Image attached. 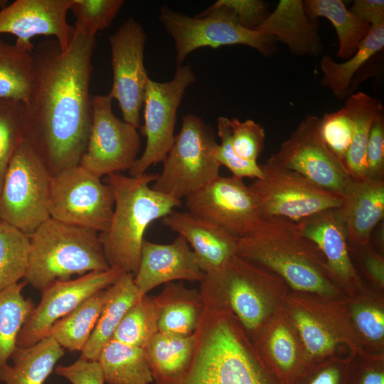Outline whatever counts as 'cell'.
<instances>
[{"mask_svg": "<svg viewBox=\"0 0 384 384\" xmlns=\"http://www.w3.org/2000/svg\"><path fill=\"white\" fill-rule=\"evenodd\" d=\"M95 43V36L75 30L66 50L46 39L32 51L25 139L51 175L78 166L85 151L92 118L90 84Z\"/></svg>", "mask_w": 384, "mask_h": 384, "instance_id": "cell-1", "label": "cell"}, {"mask_svg": "<svg viewBox=\"0 0 384 384\" xmlns=\"http://www.w3.org/2000/svg\"><path fill=\"white\" fill-rule=\"evenodd\" d=\"M203 302L188 365L178 376L155 384H280L248 348L233 314Z\"/></svg>", "mask_w": 384, "mask_h": 384, "instance_id": "cell-2", "label": "cell"}, {"mask_svg": "<svg viewBox=\"0 0 384 384\" xmlns=\"http://www.w3.org/2000/svg\"><path fill=\"white\" fill-rule=\"evenodd\" d=\"M157 173L126 176L115 173L105 182L113 191L114 204L108 229L99 233L110 267L136 274L141 257L144 234L149 225L181 206L176 200L152 188Z\"/></svg>", "mask_w": 384, "mask_h": 384, "instance_id": "cell-3", "label": "cell"}, {"mask_svg": "<svg viewBox=\"0 0 384 384\" xmlns=\"http://www.w3.org/2000/svg\"><path fill=\"white\" fill-rule=\"evenodd\" d=\"M29 238L30 252L23 279L41 292L54 281L110 268L99 233L94 230L50 217Z\"/></svg>", "mask_w": 384, "mask_h": 384, "instance_id": "cell-4", "label": "cell"}, {"mask_svg": "<svg viewBox=\"0 0 384 384\" xmlns=\"http://www.w3.org/2000/svg\"><path fill=\"white\" fill-rule=\"evenodd\" d=\"M319 250L297 223L267 218L257 233L238 239L236 255L273 270L296 289L330 293L331 286L320 269Z\"/></svg>", "mask_w": 384, "mask_h": 384, "instance_id": "cell-5", "label": "cell"}, {"mask_svg": "<svg viewBox=\"0 0 384 384\" xmlns=\"http://www.w3.org/2000/svg\"><path fill=\"white\" fill-rule=\"evenodd\" d=\"M159 19L174 41L177 65H181L189 53L202 47L215 49L223 46L244 45L265 57L277 51L274 37L244 27L233 11L218 1L194 17L163 6Z\"/></svg>", "mask_w": 384, "mask_h": 384, "instance_id": "cell-6", "label": "cell"}, {"mask_svg": "<svg viewBox=\"0 0 384 384\" xmlns=\"http://www.w3.org/2000/svg\"><path fill=\"white\" fill-rule=\"evenodd\" d=\"M218 145L212 128L201 118L184 116L152 188L178 201L200 190L220 176Z\"/></svg>", "mask_w": 384, "mask_h": 384, "instance_id": "cell-7", "label": "cell"}, {"mask_svg": "<svg viewBox=\"0 0 384 384\" xmlns=\"http://www.w3.org/2000/svg\"><path fill=\"white\" fill-rule=\"evenodd\" d=\"M51 174L24 139L12 155L0 191V220L30 235L50 218Z\"/></svg>", "mask_w": 384, "mask_h": 384, "instance_id": "cell-8", "label": "cell"}, {"mask_svg": "<svg viewBox=\"0 0 384 384\" xmlns=\"http://www.w3.org/2000/svg\"><path fill=\"white\" fill-rule=\"evenodd\" d=\"M263 177L249 185L264 219L299 222L317 213L338 208L343 197L319 188L299 173L282 167L270 158L260 165Z\"/></svg>", "mask_w": 384, "mask_h": 384, "instance_id": "cell-9", "label": "cell"}, {"mask_svg": "<svg viewBox=\"0 0 384 384\" xmlns=\"http://www.w3.org/2000/svg\"><path fill=\"white\" fill-rule=\"evenodd\" d=\"M112 187L80 165L52 175L50 217L63 223L105 232L112 216Z\"/></svg>", "mask_w": 384, "mask_h": 384, "instance_id": "cell-10", "label": "cell"}, {"mask_svg": "<svg viewBox=\"0 0 384 384\" xmlns=\"http://www.w3.org/2000/svg\"><path fill=\"white\" fill-rule=\"evenodd\" d=\"M196 77L190 65H177L173 79L159 82L149 78L144 97V125L142 133L146 137L145 149L129 169V176L146 172L152 165L162 163L175 138L176 114L186 90Z\"/></svg>", "mask_w": 384, "mask_h": 384, "instance_id": "cell-11", "label": "cell"}, {"mask_svg": "<svg viewBox=\"0 0 384 384\" xmlns=\"http://www.w3.org/2000/svg\"><path fill=\"white\" fill-rule=\"evenodd\" d=\"M112 101L109 95L92 96L90 135L79 164L100 178L129 171L141 146L137 129L114 114Z\"/></svg>", "mask_w": 384, "mask_h": 384, "instance_id": "cell-12", "label": "cell"}, {"mask_svg": "<svg viewBox=\"0 0 384 384\" xmlns=\"http://www.w3.org/2000/svg\"><path fill=\"white\" fill-rule=\"evenodd\" d=\"M266 274L237 255L219 268L205 273L198 290L204 302L225 308L247 329H257L266 304L260 289Z\"/></svg>", "mask_w": 384, "mask_h": 384, "instance_id": "cell-13", "label": "cell"}, {"mask_svg": "<svg viewBox=\"0 0 384 384\" xmlns=\"http://www.w3.org/2000/svg\"><path fill=\"white\" fill-rule=\"evenodd\" d=\"M185 200L188 211L210 220L237 239L255 234L265 222L250 186L233 175H220Z\"/></svg>", "mask_w": 384, "mask_h": 384, "instance_id": "cell-14", "label": "cell"}, {"mask_svg": "<svg viewBox=\"0 0 384 384\" xmlns=\"http://www.w3.org/2000/svg\"><path fill=\"white\" fill-rule=\"evenodd\" d=\"M320 123L318 117L306 116L270 158L319 188L343 197L351 178L324 142Z\"/></svg>", "mask_w": 384, "mask_h": 384, "instance_id": "cell-15", "label": "cell"}, {"mask_svg": "<svg viewBox=\"0 0 384 384\" xmlns=\"http://www.w3.org/2000/svg\"><path fill=\"white\" fill-rule=\"evenodd\" d=\"M146 40L143 27L132 18L126 19L110 37L113 81L108 95L117 101L124 121L136 129L140 127L149 78L144 65Z\"/></svg>", "mask_w": 384, "mask_h": 384, "instance_id": "cell-16", "label": "cell"}, {"mask_svg": "<svg viewBox=\"0 0 384 384\" xmlns=\"http://www.w3.org/2000/svg\"><path fill=\"white\" fill-rule=\"evenodd\" d=\"M124 273L118 267L94 271L74 279L56 280L41 291V298L18 334L16 346L28 347L49 336L52 326L87 298L113 284Z\"/></svg>", "mask_w": 384, "mask_h": 384, "instance_id": "cell-17", "label": "cell"}, {"mask_svg": "<svg viewBox=\"0 0 384 384\" xmlns=\"http://www.w3.org/2000/svg\"><path fill=\"white\" fill-rule=\"evenodd\" d=\"M73 0H16L0 9V34L16 37L15 44L32 52L31 40L36 36H53L63 50L73 40L75 28L67 21Z\"/></svg>", "mask_w": 384, "mask_h": 384, "instance_id": "cell-18", "label": "cell"}, {"mask_svg": "<svg viewBox=\"0 0 384 384\" xmlns=\"http://www.w3.org/2000/svg\"><path fill=\"white\" fill-rule=\"evenodd\" d=\"M205 272L186 240L178 235L171 243L160 244L144 239L134 283L142 296L163 284L176 280L198 282Z\"/></svg>", "mask_w": 384, "mask_h": 384, "instance_id": "cell-19", "label": "cell"}, {"mask_svg": "<svg viewBox=\"0 0 384 384\" xmlns=\"http://www.w3.org/2000/svg\"><path fill=\"white\" fill-rule=\"evenodd\" d=\"M161 222L186 240L205 273L220 267L236 255L238 239L203 217L174 210Z\"/></svg>", "mask_w": 384, "mask_h": 384, "instance_id": "cell-20", "label": "cell"}, {"mask_svg": "<svg viewBox=\"0 0 384 384\" xmlns=\"http://www.w3.org/2000/svg\"><path fill=\"white\" fill-rule=\"evenodd\" d=\"M348 242L366 245L384 216V181L351 178L339 208Z\"/></svg>", "mask_w": 384, "mask_h": 384, "instance_id": "cell-21", "label": "cell"}, {"mask_svg": "<svg viewBox=\"0 0 384 384\" xmlns=\"http://www.w3.org/2000/svg\"><path fill=\"white\" fill-rule=\"evenodd\" d=\"M255 30L285 44L294 55L316 57L323 49L318 21L307 17L302 0H280Z\"/></svg>", "mask_w": 384, "mask_h": 384, "instance_id": "cell-22", "label": "cell"}, {"mask_svg": "<svg viewBox=\"0 0 384 384\" xmlns=\"http://www.w3.org/2000/svg\"><path fill=\"white\" fill-rule=\"evenodd\" d=\"M301 233L314 242L331 273L342 281L355 277L348 251L345 225L338 208L328 209L297 223Z\"/></svg>", "mask_w": 384, "mask_h": 384, "instance_id": "cell-23", "label": "cell"}, {"mask_svg": "<svg viewBox=\"0 0 384 384\" xmlns=\"http://www.w3.org/2000/svg\"><path fill=\"white\" fill-rule=\"evenodd\" d=\"M154 300L159 307V332L174 336L192 335L201 320L204 302L199 291L183 282L164 284Z\"/></svg>", "mask_w": 384, "mask_h": 384, "instance_id": "cell-24", "label": "cell"}, {"mask_svg": "<svg viewBox=\"0 0 384 384\" xmlns=\"http://www.w3.org/2000/svg\"><path fill=\"white\" fill-rule=\"evenodd\" d=\"M142 297L132 273H124L107 288L101 314L89 340L80 351V358L97 361L102 349L112 339L126 312Z\"/></svg>", "mask_w": 384, "mask_h": 384, "instance_id": "cell-25", "label": "cell"}, {"mask_svg": "<svg viewBox=\"0 0 384 384\" xmlns=\"http://www.w3.org/2000/svg\"><path fill=\"white\" fill-rule=\"evenodd\" d=\"M62 348L50 336L28 347L15 348L0 374L5 384H43L57 361L64 355Z\"/></svg>", "mask_w": 384, "mask_h": 384, "instance_id": "cell-26", "label": "cell"}, {"mask_svg": "<svg viewBox=\"0 0 384 384\" xmlns=\"http://www.w3.org/2000/svg\"><path fill=\"white\" fill-rule=\"evenodd\" d=\"M384 47V23L372 26L358 50L343 62H336L329 55L320 61L322 78L320 83L327 87L340 100L348 98L353 92V78L358 70Z\"/></svg>", "mask_w": 384, "mask_h": 384, "instance_id": "cell-27", "label": "cell"}, {"mask_svg": "<svg viewBox=\"0 0 384 384\" xmlns=\"http://www.w3.org/2000/svg\"><path fill=\"white\" fill-rule=\"evenodd\" d=\"M107 384H151L154 382L146 350L111 339L97 360Z\"/></svg>", "mask_w": 384, "mask_h": 384, "instance_id": "cell-28", "label": "cell"}, {"mask_svg": "<svg viewBox=\"0 0 384 384\" xmlns=\"http://www.w3.org/2000/svg\"><path fill=\"white\" fill-rule=\"evenodd\" d=\"M353 124L352 142L344 168L353 180L366 178V154L370 128L377 114L383 110L380 100L366 93L351 94L343 107Z\"/></svg>", "mask_w": 384, "mask_h": 384, "instance_id": "cell-29", "label": "cell"}, {"mask_svg": "<svg viewBox=\"0 0 384 384\" xmlns=\"http://www.w3.org/2000/svg\"><path fill=\"white\" fill-rule=\"evenodd\" d=\"M304 6L311 21L324 17L332 23L338 39L336 55L342 60L355 54L371 28L356 17L341 0H305Z\"/></svg>", "mask_w": 384, "mask_h": 384, "instance_id": "cell-30", "label": "cell"}, {"mask_svg": "<svg viewBox=\"0 0 384 384\" xmlns=\"http://www.w3.org/2000/svg\"><path fill=\"white\" fill-rule=\"evenodd\" d=\"M107 289L94 294L50 328V336L62 348L80 351L86 345L101 314Z\"/></svg>", "mask_w": 384, "mask_h": 384, "instance_id": "cell-31", "label": "cell"}, {"mask_svg": "<svg viewBox=\"0 0 384 384\" xmlns=\"http://www.w3.org/2000/svg\"><path fill=\"white\" fill-rule=\"evenodd\" d=\"M195 341L194 333L184 337L156 334L145 348L154 382L181 374L191 361Z\"/></svg>", "mask_w": 384, "mask_h": 384, "instance_id": "cell-32", "label": "cell"}, {"mask_svg": "<svg viewBox=\"0 0 384 384\" xmlns=\"http://www.w3.org/2000/svg\"><path fill=\"white\" fill-rule=\"evenodd\" d=\"M25 284L16 283L0 292V374L16 348L20 330L35 307L22 294Z\"/></svg>", "mask_w": 384, "mask_h": 384, "instance_id": "cell-33", "label": "cell"}, {"mask_svg": "<svg viewBox=\"0 0 384 384\" xmlns=\"http://www.w3.org/2000/svg\"><path fill=\"white\" fill-rule=\"evenodd\" d=\"M33 80L32 52L0 39V98L25 103Z\"/></svg>", "mask_w": 384, "mask_h": 384, "instance_id": "cell-34", "label": "cell"}, {"mask_svg": "<svg viewBox=\"0 0 384 384\" xmlns=\"http://www.w3.org/2000/svg\"><path fill=\"white\" fill-rule=\"evenodd\" d=\"M159 315L153 297L143 296L126 312L112 339L145 349L159 332Z\"/></svg>", "mask_w": 384, "mask_h": 384, "instance_id": "cell-35", "label": "cell"}, {"mask_svg": "<svg viewBox=\"0 0 384 384\" xmlns=\"http://www.w3.org/2000/svg\"><path fill=\"white\" fill-rule=\"evenodd\" d=\"M29 252V235L0 220V292L24 277Z\"/></svg>", "mask_w": 384, "mask_h": 384, "instance_id": "cell-36", "label": "cell"}, {"mask_svg": "<svg viewBox=\"0 0 384 384\" xmlns=\"http://www.w3.org/2000/svg\"><path fill=\"white\" fill-rule=\"evenodd\" d=\"M25 137L24 103L0 98V191L9 161Z\"/></svg>", "mask_w": 384, "mask_h": 384, "instance_id": "cell-37", "label": "cell"}, {"mask_svg": "<svg viewBox=\"0 0 384 384\" xmlns=\"http://www.w3.org/2000/svg\"><path fill=\"white\" fill-rule=\"evenodd\" d=\"M124 4L123 0H73L70 11L75 30L91 36L110 26Z\"/></svg>", "mask_w": 384, "mask_h": 384, "instance_id": "cell-38", "label": "cell"}, {"mask_svg": "<svg viewBox=\"0 0 384 384\" xmlns=\"http://www.w3.org/2000/svg\"><path fill=\"white\" fill-rule=\"evenodd\" d=\"M320 133L327 148L344 168L353 136L352 122L344 107L323 116Z\"/></svg>", "mask_w": 384, "mask_h": 384, "instance_id": "cell-39", "label": "cell"}, {"mask_svg": "<svg viewBox=\"0 0 384 384\" xmlns=\"http://www.w3.org/2000/svg\"><path fill=\"white\" fill-rule=\"evenodd\" d=\"M229 137L232 148L240 159L257 162L265 140L264 128L252 119H228Z\"/></svg>", "mask_w": 384, "mask_h": 384, "instance_id": "cell-40", "label": "cell"}, {"mask_svg": "<svg viewBox=\"0 0 384 384\" xmlns=\"http://www.w3.org/2000/svg\"><path fill=\"white\" fill-rule=\"evenodd\" d=\"M218 135L220 139L215 151V159L220 166H225L233 176L260 179L263 173L257 162L243 160L234 152L229 137L228 118L219 117L217 119Z\"/></svg>", "mask_w": 384, "mask_h": 384, "instance_id": "cell-41", "label": "cell"}, {"mask_svg": "<svg viewBox=\"0 0 384 384\" xmlns=\"http://www.w3.org/2000/svg\"><path fill=\"white\" fill-rule=\"evenodd\" d=\"M270 350L281 378L289 382L294 377L297 361L296 347L289 331L284 326L274 329L270 338Z\"/></svg>", "mask_w": 384, "mask_h": 384, "instance_id": "cell-42", "label": "cell"}, {"mask_svg": "<svg viewBox=\"0 0 384 384\" xmlns=\"http://www.w3.org/2000/svg\"><path fill=\"white\" fill-rule=\"evenodd\" d=\"M294 319L306 350L311 356H321L335 346L333 336L316 319L304 311L295 314Z\"/></svg>", "mask_w": 384, "mask_h": 384, "instance_id": "cell-43", "label": "cell"}, {"mask_svg": "<svg viewBox=\"0 0 384 384\" xmlns=\"http://www.w3.org/2000/svg\"><path fill=\"white\" fill-rule=\"evenodd\" d=\"M384 176V110L372 124L366 154V178L383 180Z\"/></svg>", "mask_w": 384, "mask_h": 384, "instance_id": "cell-44", "label": "cell"}, {"mask_svg": "<svg viewBox=\"0 0 384 384\" xmlns=\"http://www.w3.org/2000/svg\"><path fill=\"white\" fill-rule=\"evenodd\" d=\"M231 9L244 27L255 30L269 16L267 4L261 0H218Z\"/></svg>", "mask_w": 384, "mask_h": 384, "instance_id": "cell-45", "label": "cell"}, {"mask_svg": "<svg viewBox=\"0 0 384 384\" xmlns=\"http://www.w3.org/2000/svg\"><path fill=\"white\" fill-rule=\"evenodd\" d=\"M55 373L71 384H104L105 380L97 361L79 358L68 366H59Z\"/></svg>", "mask_w": 384, "mask_h": 384, "instance_id": "cell-46", "label": "cell"}, {"mask_svg": "<svg viewBox=\"0 0 384 384\" xmlns=\"http://www.w3.org/2000/svg\"><path fill=\"white\" fill-rule=\"evenodd\" d=\"M354 319L359 330L367 338L378 341L384 334V314L380 310L370 306L356 310Z\"/></svg>", "mask_w": 384, "mask_h": 384, "instance_id": "cell-47", "label": "cell"}, {"mask_svg": "<svg viewBox=\"0 0 384 384\" xmlns=\"http://www.w3.org/2000/svg\"><path fill=\"white\" fill-rule=\"evenodd\" d=\"M348 10L370 26L384 23L383 0H355Z\"/></svg>", "mask_w": 384, "mask_h": 384, "instance_id": "cell-48", "label": "cell"}, {"mask_svg": "<svg viewBox=\"0 0 384 384\" xmlns=\"http://www.w3.org/2000/svg\"><path fill=\"white\" fill-rule=\"evenodd\" d=\"M305 384H344L345 373L338 366L325 367L306 380Z\"/></svg>", "mask_w": 384, "mask_h": 384, "instance_id": "cell-49", "label": "cell"}, {"mask_svg": "<svg viewBox=\"0 0 384 384\" xmlns=\"http://www.w3.org/2000/svg\"><path fill=\"white\" fill-rule=\"evenodd\" d=\"M355 384H384L383 371L378 368H368L357 378Z\"/></svg>", "mask_w": 384, "mask_h": 384, "instance_id": "cell-50", "label": "cell"}, {"mask_svg": "<svg viewBox=\"0 0 384 384\" xmlns=\"http://www.w3.org/2000/svg\"><path fill=\"white\" fill-rule=\"evenodd\" d=\"M369 274L380 283H383L384 267L383 261L377 256H368L366 262Z\"/></svg>", "mask_w": 384, "mask_h": 384, "instance_id": "cell-51", "label": "cell"}, {"mask_svg": "<svg viewBox=\"0 0 384 384\" xmlns=\"http://www.w3.org/2000/svg\"><path fill=\"white\" fill-rule=\"evenodd\" d=\"M8 4L7 0H0V9L4 8Z\"/></svg>", "mask_w": 384, "mask_h": 384, "instance_id": "cell-52", "label": "cell"}]
</instances>
